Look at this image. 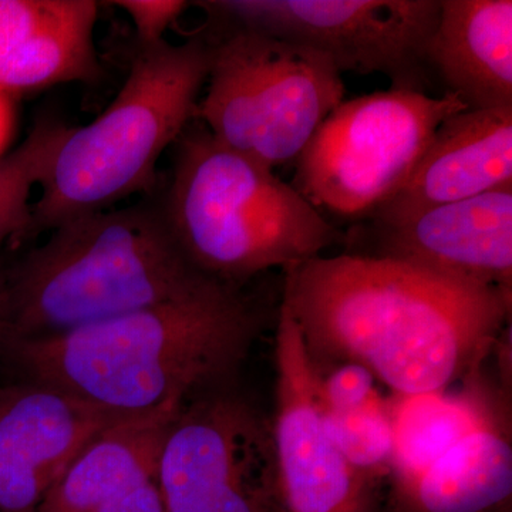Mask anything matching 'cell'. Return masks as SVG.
Here are the masks:
<instances>
[{
    "mask_svg": "<svg viewBox=\"0 0 512 512\" xmlns=\"http://www.w3.org/2000/svg\"><path fill=\"white\" fill-rule=\"evenodd\" d=\"M234 28L328 56L340 73H379L393 90L426 93V50L440 0H220L198 2Z\"/></svg>",
    "mask_w": 512,
    "mask_h": 512,
    "instance_id": "cell-8",
    "label": "cell"
},
{
    "mask_svg": "<svg viewBox=\"0 0 512 512\" xmlns=\"http://www.w3.org/2000/svg\"><path fill=\"white\" fill-rule=\"evenodd\" d=\"M16 126L15 99L0 89V158L5 156Z\"/></svg>",
    "mask_w": 512,
    "mask_h": 512,
    "instance_id": "cell-24",
    "label": "cell"
},
{
    "mask_svg": "<svg viewBox=\"0 0 512 512\" xmlns=\"http://www.w3.org/2000/svg\"><path fill=\"white\" fill-rule=\"evenodd\" d=\"M69 128L56 117H42L15 151L0 158V247L9 239L28 238L30 195L45 181Z\"/></svg>",
    "mask_w": 512,
    "mask_h": 512,
    "instance_id": "cell-19",
    "label": "cell"
},
{
    "mask_svg": "<svg viewBox=\"0 0 512 512\" xmlns=\"http://www.w3.org/2000/svg\"><path fill=\"white\" fill-rule=\"evenodd\" d=\"M285 274L282 303L312 359L366 367L396 396L473 375L511 315V291L383 256L320 255Z\"/></svg>",
    "mask_w": 512,
    "mask_h": 512,
    "instance_id": "cell-1",
    "label": "cell"
},
{
    "mask_svg": "<svg viewBox=\"0 0 512 512\" xmlns=\"http://www.w3.org/2000/svg\"><path fill=\"white\" fill-rule=\"evenodd\" d=\"M123 417L49 384L0 387V512H36L80 451Z\"/></svg>",
    "mask_w": 512,
    "mask_h": 512,
    "instance_id": "cell-11",
    "label": "cell"
},
{
    "mask_svg": "<svg viewBox=\"0 0 512 512\" xmlns=\"http://www.w3.org/2000/svg\"><path fill=\"white\" fill-rule=\"evenodd\" d=\"M464 110L450 93L390 89L343 100L296 158L292 187L320 212L370 218L409 180L440 124Z\"/></svg>",
    "mask_w": 512,
    "mask_h": 512,
    "instance_id": "cell-7",
    "label": "cell"
},
{
    "mask_svg": "<svg viewBox=\"0 0 512 512\" xmlns=\"http://www.w3.org/2000/svg\"><path fill=\"white\" fill-rule=\"evenodd\" d=\"M185 403L171 402L123 417L100 431L36 512H94L124 491L156 480L165 436Z\"/></svg>",
    "mask_w": 512,
    "mask_h": 512,
    "instance_id": "cell-16",
    "label": "cell"
},
{
    "mask_svg": "<svg viewBox=\"0 0 512 512\" xmlns=\"http://www.w3.org/2000/svg\"><path fill=\"white\" fill-rule=\"evenodd\" d=\"M160 205L185 258L225 284L318 258L339 237L292 184L204 127L185 130L175 143Z\"/></svg>",
    "mask_w": 512,
    "mask_h": 512,
    "instance_id": "cell-4",
    "label": "cell"
},
{
    "mask_svg": "<svg viewBox=\"0 0 512 512\" xmlns=\"http://www.w3.org/2000/svg\"><path fill=\"white\" fill-rule=\"evenodd\" d=\"M97 15L93 0H0V89L15 96L97 82Z\"/></svg>",
    "mask_w": 512,
    "mask_h": 512,
    "instance_id": "cell-14",
    "label": "cell"
},
{
    "mask_svg": "<svg viewBox=\"0 0 512 512\" xmlns=\"http://www.w3.org/2000/svg\"><path fill=\"white\" fill-rule=\"evenodd\" d=\"M512 446L495 409L419 476L394 483V512H495L510 503Z\"/></svg>",
    "mask_w": 512,
    "mask_h": 512,
    "instance_id": "cell-17",
    "label": "cell"
},
{
    "mask_svg": "<svg viewBox=\"0 0 512 512\" xmlns=\"http://www.w3.org/2000/svg\"><path fill=\"white\" fill-rule=\"evenodd\" d=\"M156 481L163 512H284L271 421L228 386L184 404L165 436Z\"/></svg>",
    "mask_w": 512,
    "mask_h": 512,
    "instance_id": "cell-9",
    "label": "cell"
},
{
    "mask_svg": "<svg viewBox=\"0 0 512 512\" xmlns=\"http://www.w3.org/2000/svg\"><path fill=\"white\" fill-rule=\"evenodd\" d=\"M427 45L430 72L468 110L512 107L511 0H440Z\"/></svg>",
    "mask_w": 512,
    "mask_h": 512,
    "instance_id": "cell-15",
    "label": "cell"
},
{
    "mask_svg": "<svg viewBox=\"0 0 512 512\" xmlns=\"http://www.w3.org/2000/svg\"><path fill=\"white\" fill-rule=\"evenodd\" d=\"M271 421L276 493L284 512H372L370 483L326 430L318 370L291 312L281 303Z\"/></svg>",
    "mask_w": 512,
    "mask_h": 512,
    "instance_id": "cell-10",
    "label": "cell"
},
{
    "mask_svg": "<svg viewBox=\"0 0 512 512\" xmlns=\"http://www.w3.org/2000/svg\"><path fill=\"white\" fill-rule=\"evenodd\" d=\"M210 64L211 46L201 37L138 47L113 103L93 123L69 128L57 148L28 237L151 190L161 154L195 119Z\"/></svg>",
    "mask_w": 512,
    "mask_h": 512,
    "instance_id": "cell-5",
    "label": "cell"
},
{
    "mask_svg": "<svg viewBox=\"0 0 512 512\" xmlns=\"http://www.w3.org/2000/svg\"><path fill=\"white\" fill-rule=\"evenodd\" d=\"M323 416L330 439L350 466L370 480L392 471V417L389 403L379 394L349 412H330L323 407Z\"/></svg>",
    "mask_w": 512,
    "mask_h": 512,
    "instance_id": "cell-20",
    "label": "cell"
},
{
    "mask_svg": "<svg viewBox=\"0 0 512 512\" xmlns=\"http://www.w3.org/2000/svg\"><path fill=\"white\" fill-rule=\"evenodd\" d=\"M377 254L427 271L511 291L512 185L375 222Z\"/></svg>",
    "mask_w": 512,
    "mask_h": 512,
    "instance_id": "cell-12",
    "label": "cell"
},
{
    "mask_svg": "<svg viewBox=\"0 0 512 512\" xmlns=\"http://www.w3.org/2000/svg\"><path fill=\"white\" fill-rule=\"evenodd\" d=\"M478 384L460 393L396 396L389 403L393 427L394 483L419 476L433 461L476 429L495 410Z\"/></svg>",
    "mask_w": 512,
    "mask_h": 512,
    "instance_id": "cell-18",
    "label": "cell"
},
{
    "mask_svg": "<svg viewBox=\"0 0 512 512\" xmlns=\"http://www.w3.org/2000/svg\"><path fill=\"white\" fill-rule=\"evenodd\" d=\"M94 512H163L157 481L138 484Z\"/></svg>",
    "mask_w": 512,
    "mask_h": 512,
    "instance_id": "cell-23",
    "label": "cell"
},
{
    "mask_svg": "<svg viewBox=\"0 0 512 512\" xmlns=\"http://www.w3.org/2000/svg\"><path fill=\"white\" fill-rule=\"evenodd\" d=\"M126 10L136 28L137 46L154 47L165 42L164 33L188 8L181 0H119L113 2Z\"/></svg>",
    "mask_w": 512,
    "mask_h": 512,
    "instance_id": "cell-22",
    "label": "cell"
},
{
    "mask_svg": "<svg viewBox=\"0 0 512 512\" xmlns=\"http://www.w3.org/2000/svg\"><path fill=\"white\" fill-rule=\"evenodd\" d=\"M241 286L211 279L174 301L42 338L0 340L19 380L133 416L228 386L261 329Z\"/></svg>",
    "mask_w": 512,
    "mask_h": 512,
    "instance_id": "cell-2",
    "label": "cell"
},
{
    "mask_svg": "<svg viewBox=\"0 0 512 512\" xmlns=\"http://www.w3.org/2000/svg\"><path fill=\"white\" fill-rule=\"evenodd\" d=\"M8 266L13 338H42L174 301L211 281L185 258L160 201L80 215Z\"/></svg>",
    "mask_w": 512,
    "mask_h": 512,
    "instance_id": "cell-3",
    "label": "cell"
},
{
    "mask_svg": "<svg viewBox=\"0 0 512 512\" xmlns=\"http://www.w3.org/2000/svg\"><path fill=\"white\" fill-rule=\"evenodd\" d=\"M512 185V107L464 110L440 124L412 175L372 215L409 217Z\"/></svg>",
    "mask_w": 512,
    "mask_h": 512,
    "instance_id": "cell-13",
    "label": "cell"
},
{
    "mask_svg": "<svg viewBox=\"0 0 512 512\" xmlns=\"http://www.w3.org/2000/svg\"><path fill=\"white\" fill-rule=\"evenodd\" d=\"M318 370V367H316ZM375 376L356 363H340L338 369L323 376L318 370L320 402L330 412H349L375 399Z\"/></svg>",
    "mask_w": 512,
    "mask_h": 512,
    "instance_id": "cell-21",
    "label": "cell"
},
{
    "mask_svg": "<svg viewBox=\"0 0 512 512\" xmlns=\"http://www.w3.org/2000/svg\"><path fill=\"white\" fill-rule=\"evenodd\" d=\"M208 82L195 119L215 140L271 170L295 161L345 100L328 56L249 29L234 28L211 46Z\"/></svg>",
    "mask_w": 512,
    "mask_h": 512,
    "instance_id": "cell-6",
    "label": "cell"
},
{
    "mask_svg": "<svg viewBox=\"0 0 512 512\" xmlns=\"http://www.w3.org/2000/svg\"><path fill=\"white\" fill-rule=\"evenodd\" d=\"M9 329L8 266L0 262V340Z\"/></svg>",
    "mask_w": 512,
    "mask_h": 512,
    "instance_id": "cell-25",
    "label": "cell"
}]
</instances>
